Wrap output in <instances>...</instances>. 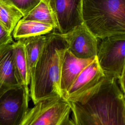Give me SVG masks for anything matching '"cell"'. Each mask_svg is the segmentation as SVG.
<instances>
[{
  "instance_id": "4",
  "label": "cell",
  "mask_w": 125,
  "mask_h": 125,
  "mask_svg": "<svg viewBox=\"0 0 125 125\" xmlns=\"http://www.w3.org/2000/svg\"><path fill=\"white\" fill-rule=\"evenodd\" d=\"M69 103L60 96L42 99L29 108L21 125H73Z\"/></svg>"
},
{
  "instance_id": "10",
  "label": "cell",
  "mask_w": 125,
  "mask_h": 125,
  "mask_svg": "<svg viewBox=\"0 0 125 125\" xmlns=\"http://www.w3.org/2000/svg\"><path fill=\"white\" fill-rule=\"evenodd\" d=\"M94 58L80 59L73 55L67 49L65 51L62 63L60 77V90L63 99H65L68 91L80 72Z\"/></svg>"
},
{
  "instance_id": "14",
  "label": "cell",
  "mask_w": 125,
  "mask_h": 125,
  "mask_svg": "<svg viewBox=\"0 0 125 125\" xmlns=\"http://www.w3.org/2000/svg\"><path fill=\"white\" fill-rule=\"evenodd\" d=\"M46 35L21 39L24 46L25 59L29 78L39 57L46 40Z\"/></svg>"
},
{
  "instance_id": "15",
  "label": "cell",
  "mask_w": 125,
  "mask_h": 125,
  "mask_svg": "<svg viewBox=\"0 0 125 125\" xmlns=\"http://www.w3.org/2000/svg\"><path fill=\"white\" fill-rule=\"evenodd\" d=\"M22 19L52 25L55 30L57 28L55 17L48 0H41L28 14L23 16Z\"/></svg>"
},
{
  "instance_id": "8",
  "label": "cell",
  "mask_w": 125,
  "mask_h": 125,
  "mask_svg": "<svg viewBox=\"0 0 125 125\" xmlns=\"http://www.w3.org/2000/svg\"><path fill=\"white\" fill-rule=\"evenodd\" d=\"M67 43V50L80 59H92L97 56L98 39L83 23L64 35Z\"/></svg>"
},
{
  "instance_id": "2",
  "label": "cell",
  "mask_w": 125,
  "mask_h": 125,
  "mask_svg": "<svg viewBox=\"0 0 125 125\" xmlns=\"http://www.w3.org/2000/svg\"><path fill=\"white\" fill-rule=\"evenodd\" d=\"M46 40L32 72L29 95L34 104L52 96L62 97L60 90L62 63L67 43L64 35L55 30L46 34Z\"/></svg>"
},
{
  "instance_id": "9",
  "label": "cell",
  "mask_w": 125,
  "mask_h": 125,
  "mask_svg": "<svg viewBox=\"0 0 125 125\" xmlns=\"http://www.w3.org/2000/svg\"><path fill=\"white\" fill-rule=\"evenodd\" d=\"M104 76L96 57L80 72L68 91L65 100L67 102L75 101L82 94L97 85Z\"/></svg>"
},
{
  "instance_id": "11",
  "label": "cell",
  "mask_w": 125,
  "mask_h": 125,
  "mask_svg": "<svg viewBox=\"0 0 125 125\" xmlns=\"http://www.w3.org/2000/svg\"><path fill=\"white\" fill-rule=\"evenodd\" d=\"M20 85L15 77L12 62V43L0 47V99L7 91Z\"/></svg>"
},
{
  "instance_id": "3",
  "label": "cell",
  "mask_w": 125,
  "mask_h": 125,
  "mask_svg": "<svg viewBox=\"0 0 125 125\" xmlns=\"http://www.w3.org/2000/svg\"><path fill=\"white\" fill-rule=\"evenodd\" d=\"M83 23L98 39L125 34V0H83Z\"/></svg>"
},
{
  "instance_id": "18",
  "label": "cell",
  "mask_w": 125,
  "mask_h": 125,
  "mask_svg": "<svg viewBox=\"0 0 125 125\" xmlns=\"http://www.w3.org/2000/svg\"><path fill=\"white\" fill-rule=\"evenodd\" d=\"M14 42L12 33L8 31L0 24V47Z\"/></svg>"
},
{
  "instance_id": "7",
  "label": "cell",
  "mask_w": 125,
  "mask_h": 125,
  "mask_svg": "<svg viewBox=\"0 0 125 125\" xmlns=\"http://www.w3.org/2000/svg\"><path fill=\"white\" fill-rule=\"evenodd\" d=\"M56 22V30L65 35L83 23V0H48Z\"/></svg>"
},
{
  "instance_id": "5",
  "label": "cell",
  "mask_w": 125,
  "mask_h": 125,
  "mask_svg": "<svg viewBox=\"0 0 125 125\" xmlns=\"http://www.w3.org/2000/svg\"><path fill=\"white\" fill-rule=\"evenodd\" d=\"M100 40L96 56L98 63L104 75L117 79L125 72V34Z\"/></svg>"
},
{
  "instance_id": "12",
  "label": "cell",
  "mask_w": 125,
  "mask_h": 125,
  "mask_svg": "<svg viewBox=\"0 0 125 125\" xmlns=\"http://www.w3.org/2000/svg\"><path fill=\"white\" fill-rule=\"evenodd\" d=\"M12 62L17 82L20 85L28 87L30 79L27 71L24 46L21 39L12 43Z\"/></svg>"
},
{
  "instance_id": "16",
  "label": "cell",
  "mask_w": 125,
  "mask_h": 125,
  "mask_svg": "<svg viewBox=\"0 0 125 125\" xmlns=\"http://www.w3.org/2000/svg\"><path fill=\"white\" fill-rule=\"evenodd\" d=\"M23 17L15 7L0 0V24L12 33L16 25Z\"/></svg>"
},
{
  "instance_id": "6",
  "label": "cell",
  "mask_w": 125,
  "mask_h": 125,
  "mask_svg": "<svg viewBox=\"0 0 125 125\" xmlns=\"http://www.w3.org/2000/svg\"><path fill=\"white\" fill-rule=\"evenodd\" d=\"M29 88L20 85L0 99V125H21L28 110Z\"/></svg>"
},
{
  "instance_id": "1",
  "label": "cell",
  "mask_w": 125,
  "mask_h": 125,
  "mask_svg": "<svg viewBox=\"0 0 125 125\" xmlns=\"http://www.w3.org/2000/svg\"><path fill=\"white\" fill-rule=\"evenodd\" d=\"M68 102L73 125H125V93L113 76L105 75L94 87Z\"/></svg>"
},
{
  "instance_id": "17",
  "label": "cell",
  "mask_w": 125,
  "mask_h": 125,
  "mask_svg": "<svg viewBox=\"0 0 125 125\" xmlns=\"http://www.w3.org/2000/svg\"><path fill=\"white\" fill-rule=\"evenodd\" d=\"M19 10L23 16L28 14L41 0H2Z\"/></svg>"
},
{
  "instance_id": "13",
  "label": "cell",
  "mask_w": 125,
  "mask_h": 125,
  "mask_svg": "<svg viewBox=\"0 0 125 125\" xmlns=\"http://www.w3.org/2000/svg\"><path fill=\"white\" fill-rule=\"evenodd\" d=\"M54 30L55 29L52 25L21 19L12 33L13 38L18 40L30 37L46 35Z\"/></svg>"
}]
</instances>
